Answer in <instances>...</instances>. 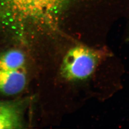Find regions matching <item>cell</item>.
I'll return each mask as SVG.
<instances>
[{"instance_id": "5b68a950", "label": "cell", "mask_w": 129, "mask_h": 129, "mask_svg": "<svg viewBox=\"0 0 129 129\" xmlns=\"http://www.w3.org/2000/svg\"><path fill=\"white\" fill-rule=\"evenodd\" d=\"M25 64V55L20 50L12 49L0 54V70L22 69Z\"/></svg>"}, {"instance_id": "277c9868", "label": "cell", "mask_w": 129, "mask_h": 129, "mask_svg": "<svg viewBox=\"0 0 129 129\" xmlns=\"http://www.w3.org/2000/svg\"><path fill=\"white\" fill-rule=\"evenodd\" d=\"M22 125L20 103L0 100V129H20Z\"/></svg>"}, {"instance_id": "3957f363", "label": "cell", "mask_w": 129, "mask_h": 129, "mask_svg": "<svg viewBox=\"0 0 129 129\" xmlns=\"http://www.w3.org/2000/svg\"><path fill=\"white\" fill-rule=\"evenodd\" d=\"M27 82L24 68L14 70H0V93L7 96L22 92Z\"/></svg>"}, {"instance_id": "7a4b0ae2", "label": "cell", "mask_w": 129, "mask_h": 129, "mask_svg": "<svg viewBox=\"0 0 129 129\" xmlns=\"http://www.w3.org/2000/svg\"><path fill=\"white\" fill-rule=\"evenodd\" d=\"M103 52L84 46H77L67 52L62 61L61 73L69 81L81 80L89 78L94 72Z\"/></svg>"}, {"instance_id": "6da1fadb", "label": "cell", "mask_w": 129, "mask_h": 129, "mask_svg": "<svg viewBox=\"0 0 129 129\" xmlns=\"http://www.w3.org/2000/svg\"><path fill=\"white\" fill-rule=\"evenodd\" d=\"M70 0H0V30L17 34L31 27L56 30Z\"/></svg>"}]
</instances>
